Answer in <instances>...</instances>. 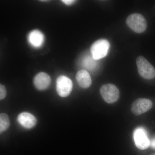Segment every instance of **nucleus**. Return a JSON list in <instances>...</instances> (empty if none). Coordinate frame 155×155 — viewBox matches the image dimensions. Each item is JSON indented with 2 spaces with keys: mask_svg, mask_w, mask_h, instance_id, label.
<instances>
[{
  "mask_svg": "<svg viewBox=\"0 0 155 155\" xmlns=\"http://www.w3.org/2000/svg\"><path fill=\"white\" fill-rule=\"evenodd\" d=\"M110 46L109 41L105 39L94 42L91 48L92 57L96 61L104 58L107 54Z\"/></svg>",
  "mask_w": 155,
  "mask_h": 155,
  "instance_id": "nucleus-2",
  "label": "nucleus"
},
{
  "mask_svg": "<svg viewBox=\"0 0 155 155\" xmlns=\"http://www.w3.org/2000/svg\"><path fill=\"white\" fill-rule=\"evenodd\" d=\"M136 63L138 72L142 77L146 79L154 78L155 69L144 57H138L137 59Z\"/></svg>",
  "mask_w": 155,
  "mask_h": 155,
  "instance_id": "nucleus-3",
  "label": "nucleus"
},
{
  "mask_svg": "<svg viewBox=\"0 0 155 155\" xmlns=\"http://www.w3.org/2000/svg\"><path fill=\"white\" fill-rule=\"evenodd\" d=\"M83 65L86 69L91 70L94 69L96 66V62L93 58H85L83 61Z\"/></svg>",
  "mask_w": 155,
  "mask_h": 155,
  "instance_id": "nucleus-13",
  "label": "nucleus"
},
{
  "mask_svg": "<svg viewBox=\"0 0 155 155\" xmlns=\"http://www.w3.org/2000/svg\"><path fill=\"white\" fill-rule=\"evenodd\" d=\"M76 79L79 86L83 88H88L92 83L90 75L87 71L84 69L78 72Z\"/></svg>",
  "mask_w": 155,
  "mask_h": 155,
  "instance_id": "nucleus-11",
  "label": "nucleus"
},
{
  "mask_svg": "<svg viewBox=\"0 0 155 155\" xmlns=\"http://www.w3.org/2000/svg\"><path fill=\"white\" fill-rule=\"evenodd\" d=\"M10 122L9 117L5 114H1L0 115V132L2 133L5 131L10 126Z\"/></svg>",
  "mask_w": 155,
  "mask_h": 155,
  "instance_id": "nucleus-12",
  "label": "nucleus"
},
{
  "mask_svg": "<svg viewBox=\"0 0 155 155\" xmlns=\"http://www.w3.org/2000/svg\"><path fill=\"white\" fill-rule=\"evenodd\" d=\"M103 98L108 104L116 102L119 97V91L115 85L111 84H104L100 89Z\"/></svg>",
  "mask_w": 155,
  "mask_h": 155,
  "instance_id": "nucleus-4",
  "label": "nucleus"
},
{
  "mask_svg": "<svg viewBox=\"0 0 155 155\" xmlns=\"http://www.w3.org/2000/svg\"><path fill=\"white\" fill-rule=\"evenodd\" d=\"M51 82V78L49 75L44 72L37 74L33 79L34 84L38 90L46 89L50 86Z\"/></svg>",
  "mask_w": 155,
  "mask_h": 155,
  "instance_id": "nucleus-8",
  "label": "nucleus"
},
{
  "mask_svg": "<svg viewBox=\"0 0 155 155\" xmlns=\"http://www.w3.org/2000/svg\"><path fill=\"white\" fill-rule=\"evenodd\" d=\"M6 90L5 87L2 84L0 85V99H4L6 96Z\"/></svg>",
  "mask_w": 155,
  "mask_h": 155,
  "instance_id": "nucleus-14",
  "label": "nucleus"
},
{
  "mask_svg": "<svg viewBox=\"0 0 155 155\" xmlns=\"http://www.w3.org/2000/svg\"><path fill=\"white\" fill-rule=\"evenodd\" d=\"M133 138L136 146L139 149H147L150 146V140L144 128L139 127L134 131Z\"/></svg>",
  "mask_w": 155,
  "mask_h": 155,
  "instance_id": "nucleus-6",
  "label": "nucleus"
},
{
  "mask_svg": "<svg viewBox=\"0 0 155 155\" xmlns=\"http://www.w3.org/2000/svg\"><path fill=\"white\" fill-rule=\"evenodd\" d=\"M150 147L152 148L155 150V137L152 139L151 140H150Z\"/></svg>",
  "mask_w": 155,
  "mask_h": 155,
  "instance_id": "nucleus-16",
  "label": "nucleus"
},
{
  "mask_svg": "<svg viewBox=\"0 0 155 155\" xmlns=\"http://www.w3.org/2000/svg\"><path fill=\"white\" fill-rule=\"evenodd\" d=\"M28 42L33 47H41L45 41L43 34L38 30H34L31 31L28 36Z\"/></svg>",
  "mask_w": 155,
  "mask_h": 155,
  "instance_id": "nucleus-10",
  "label": "nucleus"
},
{
  "mask_svg": "<svg viewBox=\"0 0 155 155\" xmlns=\"http://www.w3.org/2000/svg\"><path fill=\"white\" fill-rule=\"evenodd\" d=\"M150 155H155V153L152 154H151Z\"/></svg>",
  "mask_w": 155,
  "mask_h": 155,
  "instance_id": "nucleus-17",
  "label": "nucleus"
},
{
  "mask_svg": "<svg viewBox=\"0 0 155 155\" xmlns=\"http://www.w3.org/2000/svg\"><path fill=\"white\" fill-rule=\"evenodd\" d=\"M62 2L64 4H66V5H72L75 2V1H73V0H63L62 1Z\"/></svg>",
  "mask_w": 155,
  "mask_h": 155,
  "instance_id": "nucleus-15",
  "label": "nucleus"
},
{
  "mask_svg": "<svg viewBox=\"0 0 155 155\" xmlns=\"http://www.w3.org/2000/svg\"><path fill=\"white\" fill-rule=\"evenodd\" d=\"M73 87V84L70 78L61 75L57 78L56 81V90L60 96L65 97L71 93Z\"/></svg>",
  "mask_w": 155,
  "mask_h": 155,
  "instance_id": "nucleus-5",
  "label": "nucleus"
},
{
  "mask_svg": "<svg viewBox=\"0 0 155 155\" xmlns=\"http://www.w3.org/2000/svg\"><path fill=\"white\" fill-rule=\"evenodd\" d=\"M153 103L147 98H139L134 101L131 105V110L136 116H139L146 113L152 108Z\"/></svg>",
  "mask_w": 155,
  "mask_h": 155,
  "instance_id": "nucleus-7",
  "label": "nucleus"
},
{
  "mask_svg": "<svg viewBox=\"0 0 155 155\" xmlns=\"http://www.w3.org/2000/svg\"><path fill=\"white\" fill-rule=\"evenodd\" d=\"M18 123L22 127L26 129H30L36 125V118L32 114L23 112L18 115L17 118Z\"/></svg>",
  "mask_w": 155,
  "mask_h": 155,
  "instance_id": "nucleus-9",
  "label": "nucleus"
},
{
  "mask_svg": "<svg viewBox=\"0 0 155 155\" xmlns=\"http://www.w3.org/2000/svg\"><path fill=\"white\" fill-rule=\"evenodd\" d=\"M126 23L136 33H141L144 32L147 27L145 18L141 14L137 13L129 15L126 19Z\"/></svg>",
  "mask_w": 155,
  "mask_h": 155,
  "instance_id": "nucleus-1",
  "label": "nucleus"
}]
</instances>
